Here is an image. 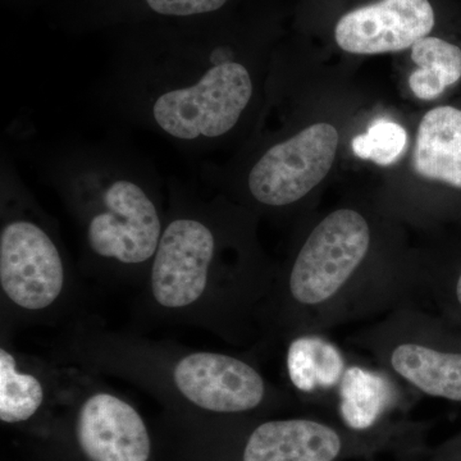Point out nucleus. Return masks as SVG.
Returning <instances> with one entry per match:
<instances>
[{
	"label": "nucleus",
	"mask_w": 461,
	"mask_h": 461,
	"mask_svg": "<svg viewBox=\"0 0 461 461\" xmlns=\"http://www.w3.org/2000/svg\"><path fill=\"white\" fill-rule=\"evenodd\" d=\"M418 68L409 77V86L420 100H435L461 78V50L439 38L420 39L411 47Z\"/></svg>",
	"instance_id": "nucleus-16"
},
{
	"label": "nucleus",
	"mask_w": 461,
	"mask_h": 461,
	"mask_svg": "<svg viewBox=\"0 0 461 461\" xmlns=\"http://www.w3.org/2000/svg\"><path fill=\"white\" fill-rule=\"evenodd\" d=\"M418 459L390 460V461H417Z\"/></svg>",
	"instance_id": "nucleus-21"
},
{
	"label": "nucleus",
	"mask_w": 461,
	"mask_h": 461,
	"mask_svg": "<svg viewBox=\"0 0 461 461\" xmlns=\"http://www.w3.org/2000/svg\"><path fill=\"white\" fill-rule=\"evenodd\" d=\"M35 437V461H158L141 412L104 390L76 399Z\"/></svg>",
	"instance_id": "nucleus-9"
},
{
	"label": "nucleus",
	"mask_w": 461,
	"mask_h": 461,
	"mask_svg": "<svg viewBox=\"0 0 461 461\" xmlns=\"http://www.w3.org/2000/svg\"><path fill=\"white\" fill-rule=\"evenodd\" d=\"M338 147V130L324 122L275 142L251 163L245 176L249 199L271 211L299 204L327 177Z\"/></svg>",
	"instance_id": "nucleus-10"
},
{
	"label": "nucleus",
	"mask_w": 461,
	"mask_h": 461,
	"mask_svg": "<svg viewBox=\"0 0 461 461\" xmlns=\"http://www.w3.org/2000/svg\"><path fill=\"white\" fill-rule=\"evenodd\" d=\"M99 94L124 122L202 154L238 129L256 83L230 44L193 42L127 51L105 72Z\"/></svg>",
	"instance_id": "nucleus-3"
},
{
	"label": "nucleus",
	"mask_w": 461,
	"mask_h": 461,
	"mask_svg": "<svg viewBox=\"0 0 461 461\" xmlns=\"http://www.w3.org/2000/svg\"><path fill=\"white\" fill-rule=\"evenodd\" d=\"M287 366L296 390L306 393H333L336 400L348 366L341 351L321 335L291 339Z\"/></svg>",
	"instance_id": "nucleus-15"
},
{
	"label": "nucleus",
	"mask_w": 461,
	"mask_h": 461,
	"mask_svg": "<svg viewBox=\"0 0 461 461\" xmlns=\"http://www.w3.org/2000/svg\"><path fill=\"white\" fill-rule=\"evenodd\" d=\"M442 329L418 303L403 304L348 336L378 369L402 387L461 402V348L444 344Z\"/></svg>",
	"instance_id": "nucleus-8"
},
{
	"label": "nucleus",
	"mask_w": 461,
	"mask_h": 461,
	"mask_svg": "<svg viewBox=\"0 0 461 461\" xmlns=\"http://www.w3.org/2000/svg\"><path fill=\"white\" fill-rule=\"evenodd\" d=\"M405 390L381 369L348 366L339 384L336 405L341 420L357 429H368L405 402Z\"/></svg>",
	"instance_id": "nucleus-13"
},
{
	"label": "nucleus",
	"mask_w": 461,
	"mask_h": 461,
	"mask_svg": "<svg viewBox=\"0 0 461 461\" xmlns=\"http://www.w3.org/2000/svg\"><path fill=\"white\" fill-rule=\"evenodd\" d=\"M171 461H373L418 459L426 451L424 424L390 417L368 429L341 418H220L176 424Z\"/></svg>",
	"instance_id": "nucleus-5"
},
{
	"label": "nucleus",
	"mask_w": 461,
	"mask_h": 461,
	"mask_svg": "<svg viewBox=\"0 0 461 461\" xmlns=\"http://www.w3.org/2000/svg\"><path fill=\"white\" fill-rule=\"evenodd\" d=\"M165 399L175 423L220 418L271 417L295 409V396L273 384L253 363L236 355L189 351L163 364Z\"/></svg>",
	"instance_id": "nucleus-7"
},
{
	"label": "nucleus",
	"mask_w": 461,
	"mask_h": 461,
	"mask_svg": "<svg viewBox=\"0 0 461 461\" xmlns=\"http://www.w3.org/2000/svg\"><path fill=\"white\" fill-rule=\"evenodd\" d=\"M408 148V133L402 124L393 121H375L368 131L353 140L357 157L372 160L378 166L395 165Z\"/></svg>",
	"instance_id": "nucleus-17"
},
{
	"label": "nucleus",
	"mask_w": 461,
	"mask_h": 461,
	"mask_svg": "<svg viewBox=\"0 0 461 461\" xmlns=\"http://www.w3.org/2000/svg\"><path fill=\"white\" fill-rule=\"evenodd\" d=\"M35 162L75 221L85 268L147 277L167 214L154 167L113 141L41 149Z\"/></svg>",
	"instance_id": "nucleus-4"
},
{
	"label": "nucleus",
	"mask_w": 461,
	"mask_h": 461,
	"mask_svg": "<svg viewBox=\"0 0 461 461\" xmlns=\"http://www.w3.org/2000/svg\"><path fill=\"white\" fill-rule=\"evenodd\" d=\"M420 304V267L381 257L366 214L339 208L324 215L277 272L263 332L294 339Z\"/></svg>",
	"instance_id": "nucleus-2"
},
{
	"label": "nucleus",
	"mask_w": 461,
	"mask_h": 461,
	"mask_svg": "<svg viewBox=\"0 0 461 461\" xmlns=\"http://www.w3.org/2000/svg\"><path fill=\"white\" fill-rule=\"evenodd\" d=\"M433 26L435 12L429 0H379L346 14L335 39L348 53L373 56L408 50L429 36Z\"/></svg>",
	"instance_id": "nucleus-11"
},
{
	"label": "nucleus",
	"mask_w": 461,
	"mask_h": 461,
	"mask_svg": "<svg viewBox=\"0 0 461 461\" xmlns=\"http://www.w3.org/2000/svg\"><path fill=\"white\" fill-rule=\"evenodd\" d=\"M417 461H461V441L459 444H450L438 450L427 451Z\"/></svg>",
	"instance_id": "nucleus-19"
},
{
	"label": "nucleus",
	"mask_w": 461,
	"mask_h": 461,
	"mask_svg": "<svg viewBox=\"0 0 461 461\" xmlns=\"http://www.w3.org/2000/svg\"><path fill=\"white\" fill-rule=\"evenodd\" d=\"M229 0H144L149 11L162 17L190 18L214 14Z\"/></svg>",
	"instance_id": "nucleus-18"
},
{
	"label": "nucleus",
	"mask_w": 461,
	"mask_h": 461,
	"mask_svg": "<svg viewBox=\"0 0 461 461\" xmlns=\"http://www.w3.org/2000/svg\"><path fill=\"white\" fill-rule=\"evenodd\" d=\"M412 169L426 180L461 190V111L437 107L421 118Z\"/></svg>",
	"instance_id": "nucleus-12"
},
{
	"label": "nucleus",
	"mask_w": 461,
	"mask_h": 461,
	"mask_svg": "<svg viewBox=\"0 0 461 461\" xmlns=\"http://www.w3.org/2000/svg\"><path fill=\"white\" fill-rule=\"evenodd\" d=\"M53 417L48 411L47 384L38 373L21 366L16 354L0 348V421L33 429V436Z\"/></svg>",
	"instance_id": "nucleus-14"
},
{
	"label": "nucleus",
	"mask_w": 461,
	"mask_h": 461,
	"mask_svg": "<svg viewBox=\"0 0 461 461\" xmlns=\"http://www.w3.org/2000/svg\"><path fill=\"white\" fill-rule=\"evenodd\" d=\"M0 290L8 308L26 317L56 309L68 293L71 268L57 226L3 153L0 165Z\"/></svg>",
	"instance_id": "nucleus-6"
},
{
	"label": "nucleus",
	"mask_w": 461,
	"mask_h": 461,
	"mask_svg": "<svg viewBox=\"0 0 461 461\" xmlns=\"http://www.w3.org/2000/svg\"><path fill=\"white\" fill-rule=\"evenodd\" d=\"M168 187L165 229L150 264L149 308L245 344L263 332L277 272L254 253L245 224L220 200L177 180Z\"/></svg>",
	"instance_id": "nucleus-1"
},
{
	"label": "nucleus",
	"mask_w": 461,
	"mask_h": 461,
	"mask_svg": "<svg viewBox=\"0 0 461 461\" xmlns=\"http://www.w3.org/2000/svg\"><path fill=\"white\" fill-rule=\"evenodd\" d=\"M446 287L451 288V291H453L455 303H456V305L459 306L461 311V271L459 272V275L456 276V278H455L453 286Z\"/></svg>",
	"instance_id": "nucleus-20"
}]
</instances>
